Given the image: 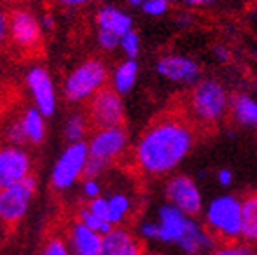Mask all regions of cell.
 <instances>
[{"label":"cell","instance_id":"34","mask_svg":"<svg viewBox=\"0 0 257 255\" xmlns=\"http://www.w3.org/2000/svg\"><path fill=\"white\" fill-rule=\"evenodd\" d=\"M52 2L64 9H80V8L89 6L91 2H95V0H52Z\"/></svg>","mask_w":257,"mask_h":255},{"label":"cell","instance_id":"28","mask_svg":"<svg viewBox=\"0 0 257 255\" xmlns=\"http://www.w3.org/2000/svg\"><path fill=\"white\" fill-rule=\"evenodd\" d=\"M120 47L123 48V52L127 54L131 59L133 57L138 56V52H140V40H138V34L134 31L127 32L123 38H121L120 41Z\"/></svg>","mask_w":257,"mask_h":255},{"label":"cell","instance_id":"8","mask_svg":"<svg viewBox=\"0 0 257 255\" xmlns=\"http://www.w3.org/2000/svg\"><path fill=\"white\" fill-rule=\"evenodd\" d=\"M38 189V180L34 175L11 188L0 189V225L13 228L25 218L31 209Z\"/></svg>","mask_w":257,"mask_h":255},{"label":"cell","instance_id":"37","mask_svg":"<svg viewBox=\"0 0 257 255\" xmlns=\"http://www.w3.org/2000/svg\"><path fill=\"white\" fill-rule=\"evenodd\" d=\"M184 2L189 6H204V4H209V2H213V0H184Z\"/></svg>","mask_w":257,"mask_h":255},{"label":"cell","instance_id":"17","mask_svg":"<svg viewBox=\"0 0 257 255\" xmlns=\"http://www.w3.org/2000/svg\"><path fill=\"white\" fill-rule=\"evenodd\" d=\"M241 239L257 244V193L246 191L241 196Z\"/></svg>","mask_w":257,"mask_h":255},{"label":"cell","instance_id":"2","mask_svg":"<svg viewBox=\"0 0 257 255\" xmlns=\"http://www.w3.org/2000/svg\"><path fill=\"white\" fill-rule=\"evenodd\" d=\"M177 102L184 107L200 134H211L227 112V93L216 80H202Z\"/></svg>","mask_w":257,"mask_h":255},{"label":"cell","instance_id":"11","mask_svg":"<svg viewBox=\"0 0 257 255\" xmlns=\"http://www.w3.org/2000/svg\"><path fill=\"white\" fill-rule=\"evenodd\" d=\"M32 175V159L29 152L16 145L0 148V189L11 188Z\"/></svg>","mask_w":257,"mask_h":255},{"label":"cell","instance_id":"6","mask_svg":"<svg viewBox=\"0 0 257 255\" xmlns=\"http://www.w3.org/2000/svg\"><path fill=\"white\" fill-rule=\"evenodd\" d=\"M193 223H195V219L168 203V205H163L159 209L157 221H145L140 225L138 230H140V235L143 239L181 246L188 232L191 230Z\"/></svg>","mask_w":257,"mask_h":255},{"label":"cell","instance_id":"39","mask_svg":"<svg viewBox=\"0 0 257 255\" xmlns=\"http://www.w3.org/2000/svg\"><path fill=\"white\" fill-rule=\"evenodd\" d=\"M166 2H177V0H166Z\"/></svg>","mask_w":257,"mask_h":255},{"label":"cell","instance_id":"21","mask_svg":"<svg viewBox=\"0 0 257 255\" xmlns=\"http://www.w3.org/2000/svg\"><path fill=\"white\" fill-rule=\"evenodd\" d=\"M138 77V64L134 59H128L125 63H121L120 66L116 68L114 72V77H112V89L120 95L123 93H128L133 89L134 82H136Z\"/></svg>","mask_w":257,"mask_h":255},{"label":"cell","instance_id":"29","mask_svg":"<svg viewBox=\"0 0 257 255\" xmlns=\"http://www.w3.org/2000/svg\"><path fill=\"white\" fill-rule=\"evenodd\" d=\"M86 205H88L89 211L95 212L96 216H100V218H104L109 221V202H107V198L98 196V198H95V200H89ZM109 223H111V221H109Z\"/></svg>","mask_w":257,"mask_h":255},{"label":"cell","instance_id":"13","mask_svg":"<svg viewBox=\"0 0 257 255\" xmlns=\"http://www.w3.org/2000/svg\"><path fill=\"white\" fill-rule=\"evenodd\" d=\"M25 84L34 100V107L45 116H52L57 107L56 89H54L52 77L43 66H32L25 75Z\"/></svg>","mask_w":257,"mask_h":255},{"label":"cell","instance_id":"26","mask_svg":"<svg viewBox=\"0 0 257 255\" xmlns=\"http://www.w3.org/2000/svg\"><path fill=\"white\" fill-rule=\"evenodd\" d=\"M209 255H255V251L246 243H229L218 244Z\"/></svg>","mask_w":257,"mask_h":255},{"label":"cell","instance_id":"25","mask_svg":"<svg viewBox=\"0 0 257 255\" xmlns=\"http://www.w3.org/2000/svg\"><path fill=\"white\" fill-rule=\"evenodd\" d=\"M40 255H73L70 250V244L61 232H54L45 239L43 246L40 250Z\"/></svg>","mask_w":257,"mask_h":255},{"label":"cell","instance_id":"1","mask_svg":"<svg viewBox=\"0 0 257 255\" xmlns=\"http://www.w3.org/2000/svg\"><path fill=\"white\" fill-rule=\"evenodd\" d=\"M198 129L179 102L147 125L134 148V166L141 175H166L181 164L198 140Z\"/></svg>","mask_w":257,"mask_h":255},{"label":"cell","instance_id":"38","mask_svg":"<svg viewBox=\"0 0 257 255\" xmlns=\"http://www.w3.org/2000/svg\"><path fill=\"white\" fill-rule=\"evenodd\" d=\"M128 4H133V6H141L145 4V0H127Z\"/></svg>","mask_w":257,"mask_h":255},{"label":"cell","instance_id":"3","mask_svg":"<svg viewBox=\"0 0 257 255\" xmlns=\"http://www.w3.org/2000/svg\"><path fill=\"white\" fill-rule=\"evenodd\" d=\"M205 228L218 241V244L239 243L241 200L232 195L213 200L205 211Z\"/></svg>","mask_w":257,"mask_h":255},{"label":"cell","instance_id":"12","mask_svg":"<svg viewBox=\"0 0 257 255\" xmlns=\"http://www.w3.org/2000/svg\"><path fill=\"white\" fill-rule=\"evenodd\" d=\"M165 195L168 203L195 218L202 212V195L198 191L197 184L186 175H175L166 182Z\"/></svg>","mask_w":257,"mask_h":255},{"label":"cell","instance_id":"5","mask_svg":"<svg viewBox=\"0 0 257 255\" xmlns=\"http://www.w3.org/2000/svg\"><path fill=\"white\" fill-rule=\"evenodd\" d=\"M107 68L100 59H88L75 66L63 82L64 100L82 104L91 100L107 84Z\"/></svg>","mask_w":257,"mask_h":255},{"label":"cell","instance_id":"24","mask_svg":"<svg viewBox=\"0 0 257 255\" xmlns=\"http://www.w3.org/2000/svg\"><path fill=\"white\" fill-rule=\"evenodd\" d=\"M75 218L79 219L80 223H84L86 227H89L91 230L98 232V234H102V235L109 234V232H111L112 228H114L111 223H109L107 219L100 218V216H96L95 212L89 211L88 205H82V207H79V211H77Z\"/></svg>","mask_w":257,"mask_h":255},{"label":"cell","instance_id":"16","mask_svg":"<svg viewBox=\"0 0 257 255\" xmlns=\"http://www.w3.org/2000/svg\"><path fill=\"white\" fill-rule=\"evenodd\" d=\"M96 27H98V31L111 32V34L123 38L127 32L133 31L131 29L133 27V20H131V16L125 15L118 8L105 6V8L98 9V13H96Z\"/></svg>","mask_w":257,"mask_h":255},{"label":"cell","instance_id":"23","mask_svg":"<svg viewBox=\"0 0 257 255\" xmlns=\"http://www.w3.org/2000/svg\"><path fill=\"white\" fill-rule=\"evenodd\" d=\"M232 107H234V116H236V120L239 123L257 127V104L253 100H250L245 95H239L234 98Z\"/></svg>","mask_w":257,"mask_h":255},{"label":"cell","instance_id":"22","mask_svg":"<svg viewBox=\"0 0 257 255\" xmlns=\"http://www.w3.org/2000/svg\"><path fill=\"white\" fill-rule=\"evenodd\" d=\"M89 127L91 125L88 121V116H82L79 112H75L64 123V138H66L68 143H82L84 138L88 136Z\"/></svg>","mask_w":257,"mask_h":255},{"label":"cell","instance_id":"27","mask_svg":"<svg viewBox=\"0 0 257 255\" xmlns=\"http://www.w3.org/2000/svg\"><path fill=\"white\" fill-rule=\"evenodd\" d=\"M6 140L9 141V145H16V147H22V145L27 143L20 118H15V120H11L6 125Z\"/></svg>","mask_w":257,"mask_h":255},{"label":"cell","instance_id":"9","mask_svg":"<svg viewBox=\"0 0 257 255\" xmlns=\"http://www.w3.org/2000/svg\"><path fill=\"white\" fill-rule=\"evenodd\" d=\"M9 40L27 56L38 54L43 45V27L29 9H15L9 15Z\"/></svg>","mask_w":257,"mask_h":255},{"label":"cell","instance_id":"31","mask_svg":"<svg viewBox=\"0 0 257 255\" xmlns=\"http://www.w3.org/2000/svg\"><path fill=\"white\" fill-rule=\"evenodd\" d=\"M96 40H98V45H100L104 50H112L114 47H118V45H120L121 38L116 36V34H111V32L98 31V34H96Z\"/></svg>","mask_w":257,"mask_h":255},{"label":"cell","instance_id":"30","mask_svg":"<svg viewBox=\"0 0 257 255\" xmlns=\"http://www.w3.org/2000/svg\"><path fill=\"white\" fill-rule=\"evenodd\" d=\"M80 191H82V196L84 198L89 200H95L100 196V182H98V179H82V188H80Z\"/></svg>","mask_w":257,"mask_h":255},{"label":"cell","instance_id":"32","mask_svg":"<svg viewBox=\"0 0 257 255\" xmlns=\"http://www.w3.org/2000/svg\"><path fill=\"white\" fill-rule=\"evenodd\" d=\"M168 8V2L166 0H145L143 9L147 15H163Z\"/></svg>","mask_w":257,"mask_h":255},{"label":"cell","instance_id":"15","mask_svg":"<svg viewBox=\"0 0 257 255\" xmlns=\"http://www.w3.org/2000/svg\"><path fill=\"white\" fill-rule=\"evenodd\" d=\"M98 255H145L143 244L128 228L114 227L104 235V244Z\"/></svg>","mask_w":257,"mask_h":255},{"label":"cell","instance_id":"33","mask_svg":"<svg viewBox=\"0 0 257 255\" xmlns=\"http://www.w3.org/2000/svg\"><path fill=\"white\" fill-rule=\"evenodd\" d=\"M9 38V15L0 6V48L4 47Z\"/></svg>","mask_w":257,"mask_h":255},{"label":"cell","instance_id":"20","mask_svg":"<svg viewBox=\"0 0 257 255\" xmlns=\"http://www.w3.org/2000/svg\"><path fill=\"white\" fill-rule=\"evenodd\" d=\"M109 202V221L112 227H120L125 223V219L133 212V200L125 193H114V195L107 196Z\"/></svg>","mask_w":257,"mask_h":255},{"label":"cell","instance_id":"10","mask_svg":"<svg viewBox=\"0 0 257 255\" xmlns=\"http://www.w3.org/2000/svg\"><path fill=\"white\" fill-rule=\"evenodd\" d=\"M123 102L120 93L112 88H104L88 104V121L95 131L123 127Z\"/></svg>","mask_w":257,"mask_h":255},{"label":"cell","instance_id":"19","mask_svg":"<svg viewBox=\"0 0 257 255\" xmlns=\"http://www.w3.org/2000/svg\"><path fill=\"white\" fill-rule=\"evenodd\" d=\"M22 129L25 132V140L31 145H41L47 138V118L36 107L24 109L20 116Z\"/></svg>","mask_w":257,"mask_h":255},{"label":"cell","instance_id":"14","mask_svg":"<svg viewBox=\"0 0 257 255\" xmlns=\"http://www.w3.org/2000/svg\"><path fill=\"white\" fill-rule=\"evenodd\" d=\"M64 237L73 255H98L104 244V235L80 223L77 218L64 230Z\"/></svg>","mask_w":257,"mask_h":255},{"label":"cell","instance_id":"35","mask_svg":"<svg viewBox=\"0 0 257 255\" xmlns=\"http://www.w3.org/2000/svg\"><path fill=\"white\" fill-rule=\"evenodd\" d=\"M218 180H220L221 186H229V184L232 182V173H230L229 170H221L220 175H218Z\"/></svg>","mask_w":257,"mask_h":255},{"label":"cell","instance_id":"36","mask_svg":"<svg viewBox=\"0 0 257 255\" xmlns=\"http://www.w3.org/2000/svg\"><path fill=\"white\" fill-rule=\"evenodd\" d=\"M41 27L47 29V31H52V29L56 27V22H54L52 16H45L43 20H41Z\"/></svg>","mask_w":257,"mask_h":255},{"label":"cell","instance_id":"40","mask_svg":"<svg viewBox=\"0 0 257 255\" xmlns=\"http://www.w3.org/2000/svg\"><path fill=\"white\" fill-rule=\"evenodd\" d=\"M9 2H16V0H9Z\"/></svg>","mask_w":257,"mask_h":255},{"label":"cell","instance_id":"4","mask_svg":"<svg viewBox=\"0 0 257 255\" xmlns=\"http://www.w3.org/2000/svg\"><path fill=\"white\" fill-rule=\"evenodd\" d=\"M127 147V132L123 127H112L95 131L89 138V159L86 164L84 179H98Z\"/></svg>","mask_w":257,"mask_h":255},{"label":"cell","instance_id":"18","mask_svg":"<svg viewBox=\"0 0 257 255\" xmlns=\"http://www.w3.org/2000/svg\"><path fill=\"white\" fill-rule=\"evenodd\" d=\"M157 72L172 80H193L198 75V66L184 57L166 56L157 63Z\"/></svg>","mask_w":257,"mask_h":255},{"label":"cell","instance_id":"7","mask_svg":"<svg viewBox=\"0 0 257 255\" xmlns=\"http://www.w3.org/2000/svg\"><path fill=\"white\" fill-rule=\"evenodd\" d=\"M89 159L88 143H68L50 173V184L56 191H68L80 179H84L86 164Z\"/></svg>","mask_w":257,"mask_h":255}]
</instances>
